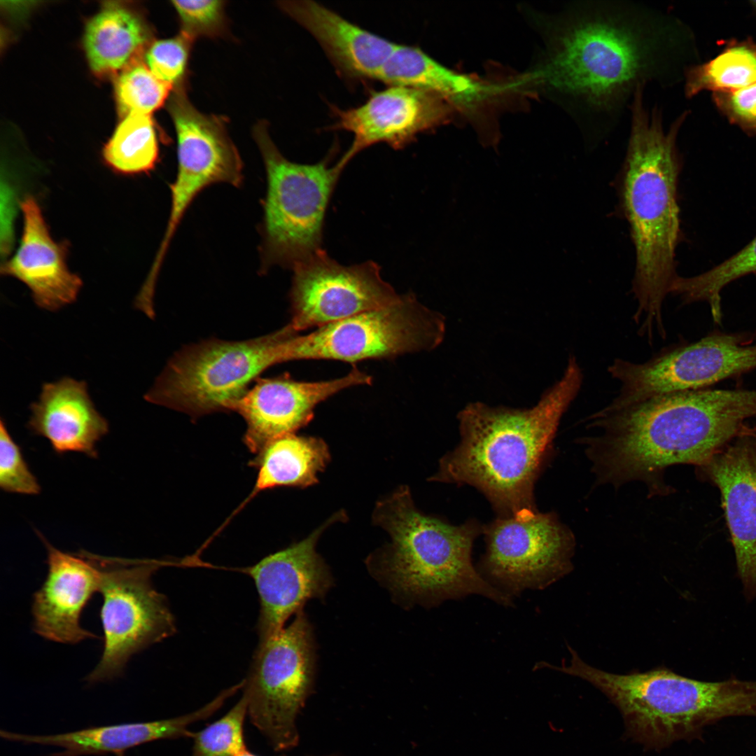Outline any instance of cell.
Wrapping results in <instances>:
<instances>
[{
    "mask_svg": "<svg viewBox=\"0 0 756 756\" xmlns=\"http://www.w3.org/2000/svg\"><path fill=\"white\" fill-rule=\"evenodd\" d=\"M549 28L547 55L532 79L557 99L587 143L617 128L638 87L671 88L699 62L692 29L643 3L574 1Z\"/></svg>",
    "mask_w": 756,
    "mask_h": 756,
    "instance_id": "6da1fadb",
    "label": "cell"
},
{
    "mask_svg": "<svg viewBox=\"0 0 756 756\" xmlns=\"http://www.w3.org/2000/svg\"><path fill=\"white\" fill-rule=\"evenodd\" d=\"M756 417V391L710 388L656 395L587 420L580 439L598 484L618 488L642 482L650 496L668 493L665 470L698 467L741 434Z\"/></svg>",
    "mask_w": 756,
    "mask_h": 756,
    "instance_id": "7a4b0ae2",
    "label": "cell"
},
{
    "mask_svg": "<svg viewBox=\"0 0 756 756\" xmlns=\"http://www.w3.org/2000/svg\"><path fill=\"white\" fill-rule=\"evenodd\" d=\"M583 380L582 369L570 354L560 379L530 408L468 404L458 414L459 443L440 458L430 480L475 487L498 516L531 518L538 512L535 484Z\"/></svg>",
    "mask_w": 756,
    "mask_h": 756,
    "instance_id": "3957f363",
    "label": "cell"
},
{
    "mask_svg": "<svg viewBox=\"0 0 756 756\" xmlns=\"http://www.w3.org/2000/svg\"><path fill=\"white\" fill-rule=\"evenodd\" d=\"M645 86L631 102L630 132L620 184V202L635 247L631 292L633 320L648 341L666 336L663 304L678 274L675 254L680 241L678 183L681 169L677 140L690 111H682L667 131L663 110L645 105Z\"/></svg>",
    "mask_w": 756,
    "mask_h": 756,
    "instance_id": "277c9868",
    "label": "cell"
},
{
    "mask_svg": "<svg viewBox=\"0 0 756 756\" xmlns=\"http://www.w3.org/2000/svg\"><path fill=\"white\" fill-rule=\"evenodd\" d=\"M568 664L550 668L587 681L620 710L628 734L662 748L699 737L703 729L729 717H756V680L692 679L666 668L615 674L585 663L568 645Z\"/></svg>",
    "mask_w": 756,
    "mask_h": 756,
    "instance_id": "5b68a950",
    "label": "cell"
},
{
    "mask_svg": "<svg viewBox=\"0 0 756 756\" xmlns=\"http://www.w3.org/2000/svg\"><path fill=\"white\" fill-rule=\"evenodd\" d=\"M373 519L391 539L382 560L386 578L411 601L433 607L475 594L513 605L512 598L489 584L472 564L473 542L482 533L477 521L453 525L424 514L407 486L377 503Z\"/></svg>",
    "mask_w": 756,
    "mask_h": 756,
    "instance_id": "8992f818",
    "label": "cell"
},
{
    "mask_svg": "<svg viewBox=\"0 0 756 756\" xmlns=\"http://www.w3.org/2000/svg\"><path fill=\"white\" fill-rule=\"evenodd\" d=\"M297 335L288 323L255 339H211L184 347L169 360L145 399L193 418L230 411L252 380L284 363L285 346Z\"/></svg>",
    "mask_w": 756,
    "mask_h": 756,
    "instance_id": "52a82bcc",
    "label": "cell"
},
{
    "mask_svg": "<svg viewBox=\"0 0 756 756\" xmlns=\"http://www.w3.org/2000/svg\"><path fill=\"white\" fill-rule=\"evenodd\" d=\"M263 158L267 192L263 202L262 256L264 265L293 267L321 248L326 209L344 168L330 156L315 164L286 159L265 125L254 130Z\"/></svg>",
    "mask_w": 756,
    "mask_h": 756,
    "instance_id": "ba28073f",
    "label": "cell"
},
{
    "mask_svg": "<svg viewBox=\"0 0 756 756\" xmlns=\"http://www.w3.org/2000/svg\"><path fill=\"white\" fill-rule=\"evenodd\" d=\"M100 619L104 631L102 657L85 680L97 683L121 676L134 654L173 635L174 615L151 578L164 561L131 559L96 554Z\"/></svg>",
    "mask_w": 756,
    "mask_h": 756,
    "instance_id": "9c48e42d",
    "label": "cell"
},
{
    "mask_svg": "<svg viewBox=\"0 0 756 756\" xmlns=\"http://www.w3.org/2000/svg\"><path fill=\"white\" fill-rule=\"evenodd\" d=\"M444 334L443 316L407 293L386 306L326 324L306 335H297L286 344L284 360L355 363L393 358L432 350L442 343Z\"/></svg>",
    "mask_w": 756,
    "mask_h": 756,
    "instance_id": "30bf717a",
    "label": "cell"
},
{
    "mask_svg": "<svg viewBox=\"0 0 756 756\" xmlns=\"http://www.w3.org/2000/svg\"><path fill=\"white\" fill-rule=\"evenodd\" d=\"M301 610L288 626L259 640L243 682L250 720L276 750L297 745L296 718L313 682L312 634Z\"/></svg>",
    "mask_w": 756,
    "mask_h": 756,
    "instance_id": "8fae6325",
    "label": "cell"
},
{
    "mask_svg": "<svg viewBox=\"0 0 756 756\" xmlns=\"http://www.w3.org/2000/svg\"><path fill=\"white\" fill-rule=\"evenodd\" d=\"M743 333L713 332L699 341L669 349L644 363L615 358L608 367L619 384L605 407H624L662 393L707 388L756 368V344Z\"/></svg>",
    "mask_w": 756,
    "mask_h": 756,
    "instance_id": "7c38bea8",
    "label": "cell"
},
{
    "mask_svg": "<svg viewBox=\"0 0 756 756\" xmlns=\"http://www.w3.org/2000/svg\"><path fill=\"white\" fill-rule=\"evenodd\" d=\"M486 543L480 574L512 598L527 589H542L568 573L575 538L552 512L526 519L498 516L482 526Z\"/></svg>",
    "mask_w": 756,
    "mask_h": 756,
    "instance_id": "4fadbf2b",
    "label": "cell"
},
{
    "mask_svg": "<svg viewBox=\"0 0 756 756\" xmlns=\"http://www.w3.org/2000/svg\"><path fill=\"white\" fill-rule=\"evenodd\" d=\"M293 270L290 324L298 332L386 306L400 296L372 261L344 266L320 249Z\"/></svg>",
    "mask_w": 756,
    "mask_h": 756,
    "instance_id": "5bb4252c",
    "label": "cell"
},
{
    "mask_svg": "<svg viewBox=\"0 0 756 756\" xmlns=\"http://www.w3.org/2000/svg\"><path fill=\"white\" fill-rule=\"evenodd\" d=\"M255 380L230 410L245 420L244 442L253 454L273 439L295 433L307 425L320 402L344 388L372 381L370 375L356 367L346 375L328 381L299 382L287 374Z\"/></svg>",
    "mask_w": 756,
    "mask_h": 756,
    "instance_id": "9a60e30c",
    "label": "cell"
},
{
    "mask_svg": "<svg viewBox=\"0 0 756 756\" xmlns=\"http://www.w3.org/2000/svg\"><path fill=\"white\" fill-rule=\"evenodd\" d=\"M697 475L719 489L734 550L737 573L748 601L756 598V433L744 430L696 467Z\"/></svg>",
    "mask_w": 756,
    "mask_h": 756,
    "instance_id": "2e32d148",
    "label": "cell"
},
{
    "mask_svg": "<svg viewBox=\"0 0 756 756\" xmlns=\"http://www.w3.org/2000/svg\"><path fill=\"white\" fill-rule=\"evenodd\" d=\"M444 99L433 93L407 86L387 85L374 92L361 105L347 109L332 106L336 118L331 130H345L353 141L339 160L344 167L358 153L384 143L398 150L416 136L442 120Z\"/></svg>",
    "mask_w": 756,
    "mask_h": 756,
    "instance_id": "e0dca14e",
    "label": "cell"
},
{
    "mask_svg": "<svg viewBox=\"0 0 756 756\" xmlns=\"http://www.w3.org/2000/svg\"><path fill=\"white\" fill-rule=\"evenodd\" d=\"M330 519L309 536L270 554L248 569L260 601L259 640L274 634L309 598L323 596L330 577L316 551V542Z\"/></svg>",
    "mask_w": 756,
    "mask_h": 756,
    "instance_id": "ac0fdd59",
    "label": "cell"
},
{
    "mask_svg": "<svg viewBox=\"0 0 756 756\" xmlns=\"http://www.w3.org/2000/svg\"><path fill=\"white\" fill-rule=\"evenodd\" d=\"M37 534L47 550L48 573L34 594L31 612L34 631L64 644H76L96 636L80 625L82 611L99 590L96 554L85 550L65 552Z\"/></svg>",
    "mask_w": 756,
    "mask_h": 756,
    "instance_id": "d6986e66",
    "label": "cell"
},
{
    "mask_svg": "<svg viewBox=\"0 0 756 756\" xmlns=\"http://www.w3.org/2000/svg\"><path fill=\"white\" fill-rule=\"evenodd\" d=\"M23 230L15 255L1 267L30 290L35 304L55 312L76 301L83 282L66 265L67 247L52 238L40 206L32 197L21 202Z\"/></svg>",
    "mask_w": 756,
    "mask_h": 756,
    "instance_id": "ffe728a7",
    "label": "cell"
},
{
    "mask_svg": "<svg viewBox=\"0 0 756 756\" xmlns=\"http://www.w3.org/2000/svg\"><path fill=\"white\" fill-rule=\"evenodd\" d=\"M279 6L314 36L344 78L377 80L397 45L316 1H284Z\"/></svg>",
    "mask_w": 756,
    "mask_h": 756,
    "instance_id": "44dd1931",
    "label": "cell"
},
{
    "mask_svg": "<svg viewBox=\"0 0 756 756\" xmlns=\"http://www.w3.org/2000/svg\"><path fill=\"white\" fill-rule=\"evenodd\" d=\"M30 411L28 429L46 438L56 454L97 457V444L109 426L95 408L85 382L65 377L43 384Z\"/></svg>",
    "mask_w": 756,
    "mask_h": 756,
    "instance_id": "7402d4cb",
    "label": "cell"
},
{
    "mask_svg": "<svg viewBox=\"0 0 756 756\" xmlns=\"http://www.w3.org/2000/svg\"><path fill=\"white\" fill-rule=\"evenodd\" d=\"M226 699L224 694H220L202 708L176 718L90 727L56 734H24L22 741L25 744L54 746L62 750L52 756H84L108 753L118 755L130 748L153 741L181 737L193 738L195 733L188 729L189 726L209 718L222 706Z\"/></svg>",
    "mask_w": 756,
    "mask_h": 756,
    "instance_id": "603a6c76",
    "label": "cell"
},
{
    "mask_svg": "<svg viewBox=\"0 0 756 756\" xmlns=\"http://www.w3.org/2000/svg\"><path fill=\"white\" fill-rule=\"evenodd\" d=\"M377 80L387 85L420 89L468 107L482 101L493 90L478 79L442 65L418 47L398 43Z\"/></svg>",
    "mask_w": 756,
    "mask_h": 756,
    "instance_id": "cb8c5ba5",
    "label": "cell"
},
{
    "mask_svg": "<svg viewBox=\"0 0 756 756\" xmlns=\"http://www.w3.org/2000/svg\"><path fill=\"white\" fill-rule=\"evenodd\" d=\"M149 39L148 29L138 15L111 5L88 23L84 47L92 71L109 75L139 61Z\"/></svg>",
    "mask_w": 756,
    "mask_h": 756,
    "instance_id": "d4e9b609",
    "label": "cell"
},
{
    "mask_svg": "<svg viewBox=\"0 0 756 756\" xmlns=\"http://www.w3.org/2000/svg\"><path fill=\"white\" fill-rule=\"evenodd\" d=\"M329 461L328 446L321 438L295 433L274 438L251 461L258 474L249 498L278 486L313 485Z\"/></svg>",
    "mask_w": 756,
    "mask_h": 756,
    "instance_id": "484cf974",
    "label": "cell"
},
{
    "mask_svg": "<svg viewBox=\"0 0 756 756\" xmlns=\"http://www.w3.org/2000/svg\"><path fill=\"white\" fill-rule=\"evenodd\" d=\"M684 94L692 99L703 91H734L756 83V42L731 40L713 58L688 66Z\"/></svg>",
    "mask_w": 756,
    "mask_h": 756,
    "instance_id": "4316f807",
    "label": "cell"
},
{
    "mask_svg": "<svg viewBox=\"0 0 756 756\" xmlns=\"http://www.w3.org/2000/svg\"><path fill=\"white\" fill-rule=\"evenodd\" d=\"M159 149L150 115H126L103 150L107 165L123 175L146 173L156 165Z\"/></svg>",
    "mask_w": 756,
    "mask_h": 756,
    "instance_id": "83f0119b",
    "label": "cell"
},
{
    "mask_svg": "<svg viewBox=\"0 0 756 756\" xmlns=\"http://www.w3.org/2000/svg\"><path fill=\"white\" fill-rule=\"evenodd\" d=\"M752 274H756V235L737 253L705 272L690 277L678 275L670 294L679 297L683 304L708 302L713 321L720 323L721 290L731 282Z\"/></svg>",
    "mask_w": 756,
    "mask_h": 756,
    "instance_id": "f1b7e54d",
    "label": "cell"
},
{
    "mask_svg": "<svg viewBox=\"0 0 756 756\" xmlns=\"http://www.w3.org/2000/svg\"><path fill=\"white\" fill-rule=\"evenodd\" d=\"M173 85L157 78L148 67L136 61L118 76L115 86L119 113L150 115L167 99Z\"/></svg>",
    "mask_w": 756,
    "mask_h": 756,
    "instance_id": "f546056e",
    "label": "cell"
},
{
    "mask_svg": "<svg viewBox=\"0 0 756 756\" xmlns=\"http://www.w3.org/2000/svg\"><path fill=\"white\" fill-rule=\"evenodd\" d=\"M248 705L244 695L221 718L195 733L189 756H237L246 749L244 738V722Z\"/></svg>",
    "mask_w": 756,
    "mask_h": 756,
    "instance_id": "4dcf8cb0",
    "label": "cell"
},
{
    "mask_svg": "<svg viewBox=\"0 0 756 756\" xmlns=\"http://www.w3.org/2000/svg\"><path fill=\"white\" fill-rule=\"evenodd\" d=\"M0 487L8 493L36 495L41 486L31 471L20 447L0 421Z\"/></svg>",
    "mask_w": 756,
    "mask_h": 756,
    "instance_id": "1f68e13d",
    "label": "cell"
},
{
    "mask_svg": "<svg viewBox=\"0 0 756 756\" xmlns=\"http://www.w3.org/2000/svg\"><path fill=\"white\" fill-rule=\"evenodd\" d=\"M193 40L182 34L155 41L146 54L147 66L160 80L174 86L183 82Z\"/></svg>",
    "mask_w": 756,
    "mask_h": 756,
    "instance_id": "d6a6232c",
    "label": "cell"
},
{
    "mask_svg": "<svg viewBox=\"0 0 756 756\" xmlns=\"http://www.w3.org/2000/svg\"><path fill=\"white\" fill-rule=\"evenodd\" d=\"M181 26V32L192 40L218 34L224 22L223 1H172Z\"/></svg>",
    "mask_w": 756,
    "mask_h": 756,
    "instance_id": "836d02e7",
    "label": "cell"
},
{
    "mask_svg": "<svg viewBox=\"0 0 756 756\" xmlns=\"http://www.w3.org/2000/svg\"><path fill=\"white\" fill-rule=\"evenodd\" d=\"M712 100L729 123L756 136V83L734 91L713 92Z\"/></svg>",
    "mask_w": 756,
    "mask_h": 756,
    "instance_id": "e575fe53",
    "label": "cell"
},
{
    "mask_svg": "<svg viewBox=\"0 0 756 756\" xmlns=\"http://www.w3.org/2000/svg\"><path fill=\"white\" fill-rule=\"evenodd\" d=\"M748 4L752 10L756 14V0L750 1Z\"/></svg>",
    "mask_w": 756,
    "mask_h": 756,
    "instance_id": "d590c367",
    "label": "cell"
},
{
    "mask_svg": "<svg viewBox=\"0 0 756 756\" xmlns=\"http://www.w3.org/2000/svg\"><path fill=\"white\" fill-rule=\"evenodd\" d=\"M755 432H756V427H755Z\"/></svg>",
    "mask_w": 756,
    "mask_h": 756,
    "instance_id": "8d00e7d4",
    "label": "cell"
}]
</instances>
